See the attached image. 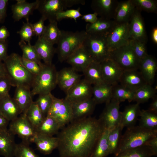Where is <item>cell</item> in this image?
<instances>
[{"mask_svg": "<svg viewBox=\"0 0 157 157\" xmlns=\"http://www.w3.org/2000/svg\"><path fill=\"white\" fill-rule=\"evenodd\" d=\"M10 81L6 75L0 77V97L9 94L11 87Z\"/></svg>", "mask_w": 157, "mask_h": 157, "instance_id": "f907efd6", "label": "cell"}, {"mask_svg": "<svg viewBox=\"0 0 157 157\" xmlns=\"http://www.w3.org/2000/svg\"><path fill=\"white\" fill-rule=\"evenodd\" d=\"M120 103L117 100L112 98L106 104L99 119L105 129L110 130L119 124L121 114Z\"/></svg>", "mask_w": 157, "mask_h": 157, "instance_id": "7c38bea8", "label": "cell"}, {"mask_svg": "<svg viewBox=\"0 0 157 157\" xmlns=\"http://www.w3.org/2000/svg\"><path fill=\"white\" fill-rule=\"evenodd\" d=\"M135 92L118 84L113 85L112 98L120 102L127 100L130 102L133 101Z\"/></svg>", "mask_w": 157, "mask_h": 157, "instance_id": "f35d334b", "label": "cell"}, {"mask_svg": "<svg viewBox=\"0 0 157 157\" xmlns=\"http://www.w3.org/2000/svg\"><path fill=\"white\" fill-rule=\"evenodd\" d=\"M25 115L28 120L35 129L45 117L35 101L33 102Z\"/></svg>", "mask_w": 157, "mask_h": 157, "instance_id": "ab89813d", "label": "cell"}, {"mask_svg": "<svg viewBox=\"0 0 157 157\" xmlns=\"http://www.w3.org/2000/svg\"><path fill=\"white\" fill-rule=\"evenodd\" d=\"M9 121L0 113V131L8 129Z\"/></svg>", "mask_w": 157, "mask_h": 157, "instance_id": "680465c9", "label": "cell"}, {"mask_svg": "<svg viewBox=\"0 0 157 157\" xmlns=\"http://www.w3.org/2000/svg\"><path fill=\"white\" fill-rule=\"evenodd\" d=\"M26 20V22L23 23L21 28L17 33L19 35L21 40L28 43L30 42L32 37L35 35L31 23L29 22V19Z\"/></svg>", "mask_w": 157, "mask_h": 157, "instance_id": "7dc6e473", "label": "cell"}, {"mask_svg": "<svg viewBox=\"0 0 157 157\" xmlns=\"http://www.w3.org/2000/svg\"><path fill=\"white\" fill-rule=\"evenodd\" d=\"M57 73L54 65L44 64L41 72L33 78L31 87L32 96L51 93L57 85Z\"/></svg>", "mask_w": 157, "mask_h": 157, "instance_id": "5b68a950", "label": "cell"}, {"mask_svg": "<svg viewBox=\"0 0 157 157\" xmlns=\"http://www.w3.org/2000/svg\"><path fill=\"white\" fill-rule=\"evenodd\" d=\"M18 44L22 52V58L39 64L42 63L34 46L31 45L30 42L26 43L25 41L21 40Z\"/></svg>", "mask_w": 157, "mask_h": 157, "instance_id": "b9f144b4", "label": "cell"}, {"mask_svg": "<svg viewBox=\"0 0 157 157\" xmlns=\"http://www.w3.org/2000/svg\"><path fill=\"white\" fill-rule=\"evenodd\" d=\"M30 88L24 86L16 87L13 99L22 112L25 114L33 102Z\"/></svg>", "mask_w": 157, "mask_h": 157, "instance_id": "f1b7e54d", "label": "cell"}, {"mask_svg": "<svg viewBox=\"0 0 157 157\" xmlns=\"http://www.w3.org/2000/svg\"><path fill=\"white\" fill-rule=\"evenodd\" d=\"M41 36L47 42L54 45L57 44L61 35V31L58 28L57 22L53 21L49 22Z\"/></svg>", "mask_w": 157, "mask_h": 157, "instance_id": "d590c367", "label": "cell"}, {"mask_svg": "<svg viewBox=\"0 0 157 157\" xmlns=\"http://www.w3.org/2000/svg\"><path fill=\"white\" fill-rule=\"evenodd\" d=\"M118 1L115 0H93L91 7L100 17L114 20Z\"/></svg>", "mask_w": 157, "mask_h": 157, "instance_id": "d6986e66", "label": "cell"}, {"mask_svg": "<svg viewBox=\"0 0 157 157\" xmlns=\"http://www.w3.org/2000/svg\"><path fill=\"white\" fill-rule=\"evenodd\" d=\"M154 152L156 156L157 155V135L151 139L147 143Z\"/></svg>", "mask_w": 157, "mask_h": 157, "instance_id": "6f0895ef", "label": "cell"}, {"mask_svg": "<svg viewBox=\"0 0 157 157\" xmlns=\"http://www.w3.org/2000/svg\"><path fill=\"white\" fill-rule=\"evenodd\" d=\"M22 58V63L24 67L34 76L38 75L41 71L44 64H39L34 61Z\"/></svg>", "mask_w": 157, "mask_h": 157, "instance_id": "681fc988", "label": "cell"}, {"mask_svg": "<svg viewBox=\"0 0 157 157\" xmlns=\"http://www.w3.org/2000/svg\"><path fill=\"white\" fill-rule=\"evenodd\" d=\"M8 47L7 40L0 41V60L2 61H4L8 56L7 54Z\"/></svg>", "mask_w": 157, "mask_h": 157, "instance_id": "db71d44e", "label": "cell"}, {"mask_svg": "<svg viewBox=\"0 0 157 157\" xmlns=\"http://www.w3.org/2000/svg\"><path fill=\"white\" fill-rule=\"evenodd\" d=\"M33 142L40 152L44 155H49L57 148L58 140L57 137L37 134Z\"/></svg>", "mask_w": 157, "mask_h": 157, "instance_id": "4316f807", "label": "cell"}, {"mask_svg": "<svg viewBox=\"0 0 157 157\" xmlns=\"http://www.w3.org/2000/svg\"><path fill=\"white\" fill-rule=\"evenodd\" d=\"M34 46L39 58L44 61V64H52L53 57L56 52L53 45L41 36L38 37Z\"/></svg>", "mask_w": 157, "mask_h": 157, "instance_id": "cb8c5ba5", "label": "cell"}, {"mask_svg": "<svg viewBox=\"0 0 157 157\" xmlns=\"http://www.w3.org/2000/svg\"><path fill=\"white\" fill-rule=\"evenodd\" d=\"M148 110L157 114V97L155 96L152 98L151 103L150 104Z\"/></svg>", "mask_w": 157, "mask_h": 157, "instance_id": "91938a15", "label": "cell"}, {"mask_svg": "<svg viewBox=\"0 0 157 157\" xmlns=\"http://www.w3.org/2000/svg\"><path fill=\"white\" fill-rule=\"evenodd\" d=\"M15 135L8 130L0 131V154L4 157H14L17 144Z\"/></svg>", "mask_w": 157, "mask_h": 157, "instance_id": "d4e9b609", "label": "cell"}, {"mask_svg": "<svg viewBox=\"0 0 157 157\" xmlns=\"http://www.w3.org/2000/svg\"><path fill=\"white\" fill-rule=\"evenodd\" d=\"M29 144L22 142L17 144L14 157H40L36 154Z\"/></svg>", "mask_w": 157, "mask_h": 157, "instance_id": "f6af8a7d", "label": "cell"}, {"mask_svg": "<svg viewBox=\"0 0 157 157\" xmlns=\"http://www.w3.org/2000/svg\"><path fill=\"white\" fill-rule=\"evenodd\" d=\"M141 11L135 8L129 22V40H137L146 43L147 37Z\"/></svg>", "mask_w": 157, "mask_h": 157, "instance_id": "4fadbf2b", "label": "cell"}, {"mask_svg": "<svg viewBox=\"0 0 157 157\" xmlns=\"http://www.w3.org/2000/svg\"><path fill=\"white\" fill-rule=\"evenodd\" d=\"M3 63L6 75L12 86L31 87L34 76L23 65L21 56L16 53H12L8 56Z\"/></svg>", "mask_w": 157, "mask_h": 157, "instance_id": "7a4b0ae2", "label": "cell"}, {"mask_svg": "<svg viewBox=\"0 0 157 157\" xmlns=\"http://www.w3.org/2000/svg\"><path fill=\"white\" fill-rule=\"evenodd\" d=\"M60 129V125L54 119L46 116L35 130L37 134L53 136L58 133Z\"/></svg>", "mask_w": 157, "mask_h": 157, "instance_id": "d6a6232c", "label": "cell"}, {"mask_svg": "<svg viewBox=\"0 0 157 157\" xmlns=\"http://www.w3.org/2000/svg\"><path fill=\"white\" fill-rule=\"evenodd\" d=\"M6 75L4 64L0 60V77Z\"/></svg>", "mask_w": 157, "mask_h": 157, "instance_id": "6125c7cd", "label": "cell"}, {"mask_svg": "<svg viewBox=\"0 0 157 157\" xmlns=\"http://www.w3.org/2000/svg\"><path fill=\"white\" fill-rule=\"evenodd\" d=\"M109 131V130L104 129L90 157H106L110 154L108 140Z\"/></svg>", "mask_w": 157, "mask_h": 157, "instance_id": "836d02e7", "label": "cell"}, {"mask_svg": "<svg viewBox=\"0 0 157 157\" xmlns=\"http://www.w3.org/2000/svg\"><path fill=\"white\" fill-rule=\"evenodd\" d=\"M155 154L151 148L145 145L122 152L113 157H152Z\"/></svg>", "mask_w": 157, "mask_h": 157, "instance_id": "60d3db41", "label": "cell"}, {"mask_svg": "<svg viewBox=\"0 0 157 157\" xmlns=\"http://www.w3.org/2000/svg\"><path fill=\"white\" fill-rule=\"evenodd\" d=\"M135 8L140 11L156 13L157 2L154 0H132Z\"/></svg>", "mask_w": 157, "mask_h": 157, "instance_id": "7bdbcfd3", "label": "cell"}, {"mask_svg": "<svg viewBox=\"0 0 157 157\" xmlns=\"http://www.w3.org/2000/svg\"><path fill=\"white\" fill-rule=\"evenodd\" d=\"M113 85L106 83L93 85L92 98L97 104H106L112 98Z\"/></svg>", "mask_w": 157, "mask_h": 157, "instance_id": "4dcf8cb0", "label": "cell"}, {"mask_svg": "<svg viewBox=\"0 0 157 157\" xmlns=\"http://www.w3.org/2000/svg\"><path fill=\"white\" fill-rule=\"evenodd\" d=\"M8 130L14 135H17L22 142L29 144L33 142L37 134L35 129L27 119L26 115L21 114L9 124Z\"/></svg>", "mask_w": 157, "mask_h": 157, "instance_id": "30bf717a", "label": "cell"}, {"mask_svg": "<svg viewBox=\"0 0 157 157\" xmlns=\"http://www.w3.org/2000/svg\"><path fill=\"white\" fill-rule=\"evenodd\" d=\"M157 69V62L153 56L148 55L140 61L138 69L147 83L152 85Z\"/></svg>", "mask_w": 157, "mask_h": 157, "instance_id": "603a6c76", "label": "cell"}, {"mask_svg": "<svg viewBox=\"0 0 157 157\" xmlns=\"http://www.w3.org/2000/svg\"><path fill=\"white\" fill-rule=\"evenodd\" d=\"M82 3L81 0H39L37 10L49 21H56L57 14L68 7Z\"/></svg>", "mask_w": 157, "mask_h": 157, "instance_id": "ba28073f", "label": "cell"}, {"mask_svg": "<svg viewBox=\"0 0 157 157\" xmlns=\"http://www.w3.org/2000/svg\"><path fill=\"white\" fill-rule=\"evenodd\" d=\"M71 104L73 120L90 116L93 113L97 104L92 97Z\"/></svg>", "mask_w": 157, "mask_h": 157, "instance_id": "44dd1931", "label": "cell"}, {"mask_svg": "<svg viewBox=\"0 0 157 157\" xmlns=\"http://www.w3.org/2000/svg\"><path fill=\"white\" fill-rule=\"evenodd\" d=\"M109 58L113 60L123 71L138 70L140 61L129 43L110 51Z\"/></svg>", "mask_w": 157, "mask_h": 157, "instance_id": "52a82bcc", "label": "cell"}, {"mask_svg": "<svg viewBox=\"0 0 157 157\" xmlns=\"http://www.w3.org/2000/svg\"><path fill=\"white\" fill-rule=\"evenodd\" d=\"M123 128L120 124L109 130L108 140L110 147V154H115L118 150Z\"/></svg>", "mask_w": 157, "mask_h": 157, "instance_id": "74e56055", "label": "cell"}, {"mask_svg": "<svg viewBox=\"0 0 157 157\" xmlns=\"http://www.w3.org/2000/svg\"><path fill=\"white\" fill-rule=\"evenodd\" d=\"M46 20L44 17L42 16L38 21L33 24H31L34 35L38 37L42 35L46 27L44 22Z\"/></svg>", "mask_w": 157, "mask_h": 157, "instance_id": "816d5d0a", "label": "cell"}, {"mask_svg": "<svg viewBox=\"0 0 157 157\" xmlns=\"http://www.w3.org/2000/svg\"><path fill=\"white\" fill-rule=\"evenodd\" d=\"M16 1L17 3L11 6L13 18L15 21H18L23 18L29 19L34 10L37 9L39 3V0L32 3H28L25 0Z\"/></svg>", "mask_w": 157, "mask_h": 157, "instance_id": "ffe728a7", "label": "cell"}, {"mask_svg": "<svg viewBox=\"0 0 157 157\" xmlns=\"http://www.w3.org/2000/svg\"><path fill=\"white\" fill-rule=\"evenodd\" d=\"M65 61L76 72H82L93 62L90 56L82 46L74 51Z\"/></svg>", "mask_w": 157, "mask_h": 157, "instance_id": "e0dca14e", "label": "cell"}, {"mask_svg": "<svg viewBox=\"0 0 157 157\" xmlns=\"http://www.w3.org/2000/svg\"><path fill=\"white\" fill-rule=\"evenodd\" d=\"M129 22L117 23L107 35L110 51L129 43Z\"/></svg>", "mask_w": 157, "mask_h": 157, "instance_id": "8fae6325", "label": "cell"}, {"mask_svg": "<svg viewBox=\"0 0 157 157\" xmlns=\"http://www.w3.org/2000/svg\"><path fill=\"white\" fill-rule=\"evenodd\" d=\"M66 94L65 99L71 103L82 101L92 97V86L84 79H81Z\"/></svg>", "mask_w": 157, "mask_h": 157, "instance_id": "5bb4252c", "label": "cell"}, {"mask_svg": "<svg viewBox=\"0 0 157 157\" xmlns=\"http://www.w3.org/2000/svg\"><path fill=\"white\" fill-rule=\"evenodd\" d=\"M157 135V131L149 130L139 126L128 128L122 135L116 155L122 152L146 145L149 140Z\"/></svg>", "mask_w": 157, "mask_h": 157, "instance_id": "3957f363", "label": "cell"}, {"mask_svg": "<svg viewBox=\"0 0 157 157\" xmlns=\"http://www.w3.org/2000/svg\"><path fill=\"white\" fill-rule=\"evenodd\" d=\"M0 113L9 122L22 114V112L13 98L9 94L0 97Z\"/></svg>", "mask_w": 157, "mask_h": 157, "instance_id": "7402d4cb", "label": "cell"}, {"mask_svg": "<svg viewBox=\"0 0 157 157\" xmlns=\"http://www.w3.org/2000/svg\"><path fill=\"white\" fill-rule=\"evenodd\" d=\"M81 75L72 67H65L57 72V85L66 93L81 79Z\"/></svg>", "mask_w": 157, "mask_h": 157, "instance_id": "2e32d148", "label": "cell"}, {"mask_svg": "<svg viewBox=\"0 0 157 157\" xmlns=\"http://www.w3.org/2000/svg\"><path fill=\"white\" fill-rule=\"evenodd\" d=\"M8 0H0V24L4 23L7 16Z\"/></svg>", "mask_w": 157, "mask_h": 157, "instance_id": "f5cc1de1", "label": "cell"}, {"mask_svg": "<svg viewBox=\"0 0 157 157\" xmlns=\"http://www.w3.org/2000/svg\"><path fill=\"white\" fill-rule=\"evenodd\" d=\"M135 9L132 0L118 1L114 20L117 23L129 22Z\"/></svg>", "mask_w": 157, "mask_h": 157, "instance_id": "83f0119b", "label": "cell"}, {"mask_svg": "<svg viewBox=\"0 0 157 157\" xmlns=\"http://www.w3.org/2000/svg\"><path fill=\"white\" fill-rule=\"evenodd\" d=\"M86 34L84 31L75 32L61 31V36L56 49L60 62L66 61L74 51L82 46Z\"/></svg>", "mask_w": 157, "mask_h": 157, "instance_id": "277c9868", "label": "cell"}, {"mask_svg": "<svg viewBox=\"0 0 157 157\" xmlns=\"http://www.w3.org/2000/svg\"><path fill=\"white\" fill-rule=\"evenodd\" d=\"M156 89L147 84L135 92L133 101L139 104L146 102L156 96Z\"/></svg>", "mask_w": 157, "mask_h": 157, "instance_id": "8d00e7d4", "label": "cell"}, {"mask_svg": "<svg viewBox=\"0 0 157 157\" xmlns=\"http://www.w3.org/2000/svg\"><path fill=\"white\" fill-rule=\"evenodd\" d=\"M146 44L137 40H129V44L136 57L140 61L148 55Z\"/></svg>", "mask_w": 157, "mask_h": 157, "instance_id": "bcb514c9", "label": "cell"}, {"mask_svg": "<svg viewBox=\"0 0 157 157\" xmlns=\"http://www.w3.org/2000/svg\"><path fill=\"white\" fill-rule=\"evenodd\" d=\"M46 116L54 119L61 129L73 120L71 103L65 98L59 99L53 96L52 104Z\"/></svg>", "mask_w": 157, "mask_h": 157, "instance_id": "9c48e42d", "label": "cell"}, {"mask_svg": "<svg viewBox=\"0 0 157 157\" xmlns=\"http://www.w3.org/2000/svg\"><path fill=\"white\" fill-rule=\"evenodd\" d=\"M139 104L138 103L126 106L121 112L119 124L123 128H127L135 126L141 110Z\"/></svg>", "mask_w": 157, "mask_h": 157, "instance_id": "484cf974", "label": "cell"}, {"mask_svg": "<svg viewBox=\"0 0 157 157\" xmlns=\"http://www.w3.org/2000/svg\"><path fill=\"white\" fill-rule=\"evenodd\" d=\"M139 126L151 131H157V114L148 110H141Z\"/></svg>", "mask_w": 157, "mask_h": 157, "instance_id": "e575fe53", "label": "cell"}, {"mask_svg": "<svg viewBox=\"0 0 157 157\" xmlns=\"http://www.w3.org/2000/svg\"><path fill=\"white\" fill-rule=\"evenodd\" d=\"M79 10L80 8H78L77 9H69L61 11L57 14L56 20L58 22L63 19H71L76 22L77 19L82 16Z\"/></svg>", "mask_w": 157, "mask_h": 157, "instance_id": "c3c4849f", "label": "cell"}, {"mask_svg": "<svg viewBox=\"0 0 157 157\" xmlns=\"http://www.w3.org/2000/svg\"><path fill=\"white\" fill-rule=\"evenodd\" d=\"M53 96L51 93L39 95L35 101L44 117H46L52 104Z\"/></svg>", "mask_w": 157, "mask_h": 157, "instance_id": "ee69618b", "label": "cell"}, {"mask_svg": "<svg viewBox=\"0 0 157 157\" xmlns=\"http://www.w3.org/2000/svg\"><path fill=\"white\" fill-rule=\"evenodd\" d=\"M10 35V33L6 26H3L0 27V41L7 40Z\"/></svg>", "mask_w": 157, "mask_h": 157, "instance_id": "9f6ffc18", "label": "cell"}, {"mask_svg": "<svg viewBox=\"0 0 157 157\" xmlns=\"http://www.w3.org/2000/svg\"><path fill=\"white\" fill-rule=\"evenodd\" d=\"M151 39L153 42L155 44H157V27L153 28L151 32Z\"/></svg>", "mask_w": 157, "mask_h": 157, "instance_id": "94428289", "label": "cell"}, {"mask_svg": "<svg viewBox=\"0 0 157 157\" xmlns=\"http://www.w3.org/2000/svg\"><path fill=\"white\" fill-rule=\"evenodd\" d=\"M105 83L114 85L118 84L123 70L112 60L108 58L100 63Z\"/></svg>", "mask_w": 157, "mask_h": 157, "instance_id": "9a60e30c", "label": "cell"}, {"mask_svg": "<svg viewBox=\"0 0 157 157\" xmlns=\"http://www.w3.org/2000/svg\"><path fill=\"white\" fill-rule=\"evenodd\" d=\"M117 23L113 19H107L100 17L94 23L87 24L85 27V31L87 33L107 35Z\"/></svg>", "mask_w": 157, "mask_h": 157, "instance_id": "f546056e", "label": "cell"}, {"mask_svg": "<svg viewBox=\"0 0 157 157\" xmlns=\"http://www.w3.org/2000/svg\"><path fill=\"white\" fill-rule=\"evenodd\" d=\"M119 83L135 92L147 84L138 70L123 71Z\"/></svg>", "mask_w": 157, "mask_h": 157, "instance_id": "ac0fdd59", "label": "cell"}, {"mask_svg": "<svg viewBox=\"0 0 157 157\" xmlns=\"http://www.w3.org/2000/svg\"><path fill=\"white\" fill-rule=\"evenodd\" d=\"M105 129L99 119L90 116L72 120L57 136L60 157H90Z\"/></svg>", "mask_w": 157, "mask_h": 157, "instance_id": "6da1fadb", "label": "cell"}, {"mask_svg": "<svg viewBox=\"0 0 157 157\" xmlns=\"http://www.w3.org/2000/svg\"><path fill=\"white\" fill-rule=\"evenodd\" d=\"M97 15L95 13L88 14L82 15L81 19L88 23L92 24L98 19Z\"/></svg>", "mask_w": 157, "mask_h": 157, "instance_id": "11a10c76", "label": "cell"}, {"mask_svg": "<svg viewBox=\"0 0 157 157\" xmlns=\"http://www.w3.org/2000/svg\"><path fill=\"white\" fill-rule=\"evenodd\" d=\"M84 79L93 85L104 83L100 63L92 62L83 72Z\"/></svg>", "mask_w": 157, "mask_h": 157, "instance_id": "1f68e13d", "label": "cell"}, {"mask_svg": "<svg viewBox=\"0 0 157 157\" xmlns=\"http://www.w3.org/2000/svg\"><path fill=\"white\" fill-rule=\"evenodd\" d=\"M82 46L93 62L100 63L109 58L110 51L106 35L87 33Z\"/></svg>", "mask_w": 157, "mask_h": 157, "instance_id": "8992f818", "label": "cell"}]
</instances>
